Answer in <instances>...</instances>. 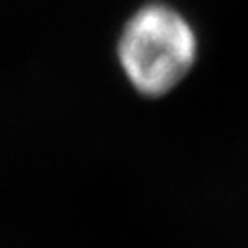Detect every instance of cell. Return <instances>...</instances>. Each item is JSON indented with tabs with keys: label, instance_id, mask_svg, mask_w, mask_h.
<instances>
[{
	"label": "cell",
	"instance_id": "1",
	"mask_svg": "<svg viewBox=\"0 0 248 248\" xmlns=\"http://www.w3.org/2000/svg\"><path fill=\"white\" fill-rule=\"evenodd\" d=\"M197 58L190 23L166 4H147L128 19L118 42V60L130 85L157 97L174 89Z\"/></svg>",
	"mask_w": 248,
	"mask_h": 248
}]
</instances>
